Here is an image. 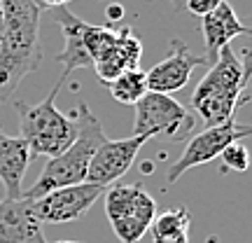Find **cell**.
I'll use <instances>...</instances> for the list:
<instances>
[{"instance_id":"d6986e66","label":"cell","mask_w":252,"mask_h":243,"mask_svg":"<svg viewBox=\"0 0 252 243\" xmlns=\"http://www.w3.org/2000/svg\"><path fill=\"white\" fill-rule=\"evenodd\" d=\"M105 17H108V21H112V24L122 21V19H124V5L117 2V0L108 2V7H105Z\"/></svg>"},{"instance_id":"603a6c76","label":"cell","mask_w":252,"mask_h":243,"mask_svg":"<svg viewBox=\"0 0 252 243\" xmlns=\"http://www.w3.org/2000/svg\"><path fill=\"white\" fill-rule=\"evenodd\" d=\"M56 243H80V241H56Z\"/></svg>"},{"instance_id":"2e32d148","label":"cell","mask_w":252,"mask_h":243,"mask_svg":"<svg viewBox=\"0 0 252 243\" xmlns=\"http://www.w3.org/2000/svg\"><path fill=\"white\" fill-rule=\"evenodd\" d=\"M189 227H191V217H189L187 208H168L163 213H157L150 225L152 236H180L189 234Z\"/></svg>"},{"instance_id":"5bb4252c","label":"cell","mask_w":252,"mask_h":243,"mask_svg":"<svg viewBox=\"0 0 252 243\" xmlns=\"http://www.w3.org/2000/svg\"><path fill=\"white\" fill-rule=\"evenodd\" d=\"M31 164L28 145L21 136H7L0 131V182L5 187V197H24V175Z\"/></svg>"},{"instance_id":"9c48e42d","label":"cell","mask_w":252,"mask_h":243,"mask_svg":"<svg viewBox=\"0 0 252 243\" xmlns=\"http://www.w3.org/2000/svg\"><path fill=\"white\" fill-rule=\"evenodd\" d=\"M147 143L145 136H128L119 140H103L96 147V152L89 162L87 171V182H94L98 187H110L115 180H119L131 166L135 157L140 152V147Z\"/></svg>"},{"instance_id":"9a60e30c","label":"cell","mask_w":252,"mask_h":243,"mask_svg":"<svg viewBox=\"0 0 252 243\" xmlns=\"http://www.w3.org/2000/svg\"><path fill=\"white\" fill-rule=\"evenodd\" d=\"M110 94L117 103H124V105H135L138 101L147 94V77H145V70L140 68H133V70L122 72L119 77L108 84Z\"/></svg>"},{"instance_id":"8fae6325","label":"cell","mask_w":252,"mask_h":243,"mask_svg":"<svg viewBox=\"0 0 252 243\" xmlns=\"http://www.w3.org/2000/svg\"><path fill=\"white\" fill-rule=\"evenodd\" d=\"M0 243H47L31 199H0Z\"/></svg>"},{"instance_id":"4fadbf2b","label":"cell","mask_w":252,"mask_h":243,"mask_svg":"<svg viewBox=\"0 0 252 243\" xmlns=\"http://www.w3.org/2000/svg\"><path fill=\"white\" fill-rule=\"evenodd\" d=\"M140 59H143L140 37L135 35L128 26H122L119 28V37L115 40V45L110 47L98 61H94V68H96L98 80L110 84V82L115 80V77H119L122 72L138 68Z\"/></svg>"},{"instance_id":"44dd1931","label":"cell","mask_w":252,"mask_h":243,"mask_svg":"<svg viewBox=\"0 0 252 243\" xmlns=\"http://www.w3.org/2000/svg\"><path fill=\"white\" fill-rule=\"evenodd\" d=\"M40 9H56V7H65L70 0H35Z\"/></svg>"},{"instance_id":"30bf717a","label":"cell","mask_w":252,"mask_h":243,"mask_svg":"<svg viewBox=\"0 0 252 243\" xmlns=\"http://www.w3.org/2000/svg\"><path fill=\"white\" fill-rule=\"evenodd\" d=\"M198 66H208L206 59L194 54L180 37H173L171 54L145 72V77H147V91L175 94V91H180L187 84L191 72L196 70Z\"/></svg>"},{"instance_id":"6da1fadb","label":"cell","mask_w":252,"mask_h":243,"mask_svg":"<svg viewBox=\"0 0 252 243\" xmlns=\"http://www.w3.org/2000/svg\"><path fill=\"white\" fill-rule=\"evenodd\" d=\"M5 31L0 40V103L9 101L21 80L42 61L40 17L35 0H0Z\"/></svg>"},{"instance_id":"e0dca14e","label":"cell","mask_w":252,"mask_h":243,"mask_svg":"<svg viewBox=\"0 0 252 243\" xmlns=\"http://www.w3.org/2000/svg\"><path fill=\"white\" fill-rule=\"evenodd\" d=\"M220 159H222V166H224L226 171L245 173L248 166H250V152H248V147L241 140L226 145L224 150H222V154H220Z\"/></svg>"},{"instance_id":"ffe728a7","label":"cell","mask_w":252,"mask_h":243,"mask_svg":"<svg viewBox=\"0 0 252 243\" xmlns=\"http://www.w3.org/2000/svg\"><path fill=\"white\" fill-rule=\"evenodd\" d=\"M154 243H189V234L180 236H152Z\"/></svg>"},{"instance_id":"277c9868","label":"cell","mask_w":252,"mask_h":243,"mask_svg":"<svg viewBox=\"0 0 252 243\" xmlns=\"http://www.w3.org/2000/svg\"><path fill=\"white\" fill-rule=\"evenodd\" d=\"M65 80H59L54 89L49 91L42 103L28 105V103H17L14 108L19 112V131L21 138L26 140L31 159L33 157H56L61 154L77 136V124L75 119L68 117L65 112L56 108V94L61 91Z\"/></svg>"},{"instance_id":"7402d4cb","label":"cell","mask_w":252,"mask_h":243,"mask_svg":"<svg viewBox=\"0 0 252 243\" xmlns=\"http://www.w3.org/2000/svg\"><path fill=\"white\" fill-rule=\"evenodd\" d=\"M2 31H5V19H2V5H0V40H2Z\"/></svg>"},{"instance_id":"3957f363","label":"cell","mask_w":252,"mask_h":243,"mask_svg":"<svg viewBox=\"0 0 252 243\" xmlns=\"http://www.w3.org/2000/svg\"><path fill=\"white\" fill-rule=\"evenodd\" d=\"M75 115V124H77V136L61 154L52 157L45 164L42 173L37 175V180L33 182V187L24 192L26 199H37L52 192L56 187H68V185H77V182H87V171H89V162L96 147H98L105 138L103 124L98 122V117L91 112V108L80 101L77 108L72 110Z\"/></svg>"},{"instance_id":"cb8c5ba5","label":"cell","mask_w":252,"mask_h":243,"mask_svg":"<svg viewBox=\"0 0 252 243\" xmlns=\"http://www.w3.org/2000/svg\"><path fill=\"white\" fill-rule=\"evenodd\" d=\"M108 2H112V0H108ZM171 2H173V5H175V7H178V2H175V0H171Z\"/></svg>"},{"instance_id":"d4e9b609","label":"cell","mask_w":252,"mask_h":243,"mask_svg":"<svg viewBox=\"0 0 252 243\" xmlns=\"http://www.w3.org/2000/svg\"><path fill=\"white\" fill-rule=\"evenodd\" d=\"M175 2H180V0H175Z\"/></svg>"},{"instance_id":"7c38bea8","label":"cell","mask_w":252,"mask_h":243,"mask_svg":"<svg viewBox=\"0 0 252 243\" xmlns=\"http://www.w3.org/2000/svg\"><path fill=\"white\" fill-rule=\"evenodd\" d=\"M201 31H203V42H206V54H203V59H206L208 66L217 59L222 47L231 45L234 37L248 35V33H250V28L238 19V14H236L234 7H231L226 0L217 9H213L210 14L201 17Z\"/></svg>"},{"instance_id":"ba28073f","label":"cell","mask_w":252,"mask_h":243,"mask_svg":"<svg viewBox=\"0 0 252 243\" xmlns=\"http://www.w3.org/2000/svg\"><path fill=\"white\" fill-rule=\"evenodd\" d=\"M103 194V187L94 182H77L68 187H56L42 197L31 199L33 210L42 225H70L91 210V206Z\"/></svg>"},{"instance_id":"ac0fdd59","label":"cell","mask_w":252,"mask_h":243,"mask_svg":"<svg viewBox=\"0 0 252 243\" xmlns=\"http://www.w3.org/2000/svg\"><path fill=\"white\" fill-rule=\"evenodd\" d=\"M222 2H224V0H187L185 5H187L189 14H194V17H206V14H210L213 9L220 7Z\"/></svg>"},{"instance_id":"5b68a950","label":"cell","mask_w":252,"mask_h":243,"mask_svg":"<svg viewBox=\"0 0 252 243\" xmlns=\"http://www.w3.org/2000/svg\"><path fill=\"white\" fill-rule=\"evenodd\" d=\"M157 213V201L138 182L105 189V215L122 243H140Z\"/></svg>"},{"instance_id":"7a4b0ae2","label":"cell","mask_w":252,"mask_h":243,"mask_svg":"<svg viewBox=\"0 0 252 243\" xmlns=\"http://www.w3.org/2000/svg\"><path fill=\"white\" fill-rule=\"evenodd\" d=\"M248 82H250L248 59L236 56L231 45L222 47L217 59L210 63L208 75L198 82L191 94L194 112L206 126H217L234 119Z\"/></svg>"},{"instance_id":"8992f818","label":"cell","mask_w":252,"mask_h":243,"mask_svg":"<svg viewBox=\"0 0 252 243\" xmlns=\"http://www.w3.org/2000/svg\"><path fill=\"white\" fill-rule=\"evenodd\" d=\"M133 108V136H166L171 140H185L196 126V115L171 94L147 91Z\"/></svg>"},{"instance_id":"52a82bcc","label":"cell","mask_w":252,"mask_h":243,"mask_svg":"<svg viewBox=\"0 0 252 243\" xmlns=\"http://www.w3.org/2000/svg\"><path fill=\"white\" fill-rule=\"evenodd\" d=\"M248 136H252V126L238 124L236 119H229V122L217 126H206L203 131L191 136V140L182 150L178 162L168 169L166 185H175L189 169H196V166H203V164L217 159L226 145L236 143V140H245Z\"/></svg>"}]
</instances>
